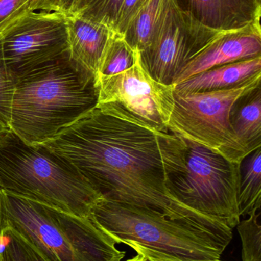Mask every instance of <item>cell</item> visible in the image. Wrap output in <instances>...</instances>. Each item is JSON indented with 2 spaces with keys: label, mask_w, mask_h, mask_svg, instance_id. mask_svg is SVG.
I'll list each match as a JSON object with an SVG mask.
<instances>
[{
  "label": "cell",
  "mask_w": 261,
  "mask_h": 261,
  "mask_svg": "<svg viewBox=\"0 0 261 261\" xmlns=\"http://www.w3.org/2000/svg\"><path fill=\"white\" fill-rule=\"evenodd\" d=\"M43 145L72 164L103 199L162 215L228 246L232 231L173 197L167 186L185 170V143L114 103L91 111Z\"/></svg>",
  "instance_id": "cell-1"
},
{
  "label": "cell",
  "mask_w": 261,
  "mask_h": 261,
  "mask_svg": "<svg viewBox=\"0 0 261 261\" xmlns=\"http://www.w3.org/2000/svg\"><path fill=\"white\" fill-rule=\"evenodd\" d=\"M98 104L96 78L67 54L16 78L9 128L28 144H44Z\"/></svg>",
  "instance_id": "cell-2"
},
{
  "label": "cell",
  "mask_w": 261,
  "mask_h": 261,
  "mask_svg": "<svg viewBox=\"0 0 261 261\" xmlns=\"http://www.w3.org/2000/svg\"><path fill=\"white\" fill-rule=\"evenodd\" d=\"M0 190L87 219L103 199L68 161L10 130L0 137Z\"/></svg>",
  "instance_id": "cell-3"
},
{
  "label": "cell",
  "mask_w": 261,
  "mask_h": 261,
  "mask_svg": "<svg viewBox=\"0 0 261 261\" xmlns=\"http://www.w3.org/2000/svg\"><path fill=\"white\" fill-rule=\"evenodd\" d=\"M13 228L51 261H121L126 255L92 219L0 190V229Z\"/></svg>",
  "instance_id": "cell-4"
},
{
  "label": "cell",
  "mask_w": 261,
  "mask_h": 261,
  "mask_svg": "<svg viewBox=\"0 0 261 261\" xmlns=\"http://www.w3.org/2000/svg\"><path fill=\"white\" fill-rule=\"evenodd\" d=\"M91 219L115 243L158 261H215L227 246L202 231L154 212L101 199Z\"/></svg>",
  "instance_id": "cell-5"
},
{
  "label": "cell",
  "mask_w": 261,
  "mask_h": 261,
  "mask_svg": "<svg viewBox=\"0 0 261 261\" xmlns=\"http://www.w3.org/2000/svg\"><path fill=\"white\" fill-rule=\"evenodd\" d=\"M183 140L185 170L167 186V190L182 205L231 229L235 228L241 218L238 207L240 164Z\"/></svg>",
  "instance_id": "cell-6"
},
{
  "label": "cell",
  "mask_w": 261,
  "mask_h": 261,
  "mask_svg": "<svg viewBox=\"0 0 261 261\" xmlns=\"http://www.w3.org/2000/svg\"><path fill=\"white\" fill-rule=\"evenodd\" d=\"M260 82L258 80L240 88L189 94L173 91L174 106L167 123L169 132L240 164L250 153L231 128L230 110L240 96Z\"/></svg>",
  "instance_id": "cell-7"
},
{
  "label": "cell",
  "mask_w": 261,
  "mask_h": 261,
  "mask_svg": "<svg viewBox=\"0 0 261 261\" xmlns=\"http://www.w3.org/2000/svg\"><path fill=\"white\" fill-rule=\"evenodd\" d=\"M67 54V16L60 12H31L0 32V63L15 78Z\"/></svg>",
  "instance_id": "cell-8"
},
{
  "label": "cell",
  "mask_w": 261,
  "mask_h": 261,
  "mask_svg": "<svg viewBox=\"0 0 261 261\" xmlns=\"http://www.w3.org/2000/svg\"><path fill=\"white\" fill-rule=\"evenodd\" d=\"M222 32L202 24L175 2L154 41L139 52L141 66L158 83L174 85L187 63Z\"/></svg>",
  "instance_id": "cell-9"
},
{
  "label": "cell",
  "mask_w": 261,
  "mask_h": 261,
  "mask_svg": "<svg viewBox=\"0 0 261 261\" xmlns=\"http://www.w3.org/2000/svg\"><path fill=\"white\" fill-rule=\"evenodd\" d=\"M98 104L114 103L158 132L168 133L174 106L173 85L153 80L140 61L113 76L96 78Z\"/></svg>",
  "instance_id": "cell-10"
},
{
  "label": "cell",
  "mask_w": 261,
  "mask_h": 261,
  "mask_svg": "<svg viewBox=\"0 0 261 261\" xmlns=\"http://www.w3.org/2000/svg\"><path fill=\"white\" fill-rule=\"evenodd\" d=\"M258 57H261L260 21L225 31L187 63L174 85L209 69Z\"/></svg>",
  "instance_id": "cell-11"
},
{
  "label": "cell",
  "mask_w": 261,
  "mask_h": 261,
  "mask_svg": "<svg viewBox=\"0 0 261 261\" xmlns=\"http://www.w3.org/2000/svg\"><path fill=\"white\" fill-rule=\"evenodd\" d=\"M182 10L211 29L225 32L260 21L261 0H175Z\"/></svg>",
  "instance_id": "cell-12"
},
{
  "label": "cell",
  "mask_w": 261,
  "mask_h": 261,
  "mask_svg": "<svg viewBox=\"0 0 261 261\" xmlns=\"http://www.w3.org/2000/svg\"><path fill=\"white\" fill-rule=\"evenodd\" d=\"M69 56L96 78L98 67L114 31L79 15L67 16Z\"/></svg>",
  "instance_id": "cell-13"
},
{
  "label": "cell",
  "mask_w": 261,
  "mask_h": 261,
  "mask_svg": "<svg viewBox=\"0 0 261 261\" xmlns=\"http://www.w3.org/2000/svg\"><path fill=\"white\" fill-rule=\"evenodd\" d=\"M261 80V57L225 64L173 85L179 94L231 90Z\"/></svg>",
  "instance_id": "cell-14"
},
{
  "label": "cell",
  "mask_w": 261,
  "mask_h": 261,
  "mask_svg": "<svg viewBox=\"0 0 261 261\" xmlns=\"http://www.w3.org/2000/svg\"><path fill=\"white\" fill-rule=\"evenodd\" d=\"M231 128L249 153L261 147V87L239 98L229 113Z\"/></svg>",
  "instance_id": "cell-15"
},
{
  "label": "cell",
  "mask_w": 261,
  "mask_h": 261,
  "mask_svg": "<svg viewBox=\"0 0 261 261\" xmlns=\"http://www.w3.org/2000/svg\"><path fill=\"white\" fill-rule=\"evenodd\" d=\"M175 0H149L129 22L124 39L137 51L147 49L163 26Z\"/></svg>",
  "instance_id": "cell-16"
},
{
  "label": "cell",
  "mask_w": 261,
  "mask_h": 261,
  "mask_svg": "<svg viewBox=\"0 0 261 261\" xmlns=\"http://www.w3.org/2000/svg\"><path fill=\"white\" fill-rule=\"evenodd\" d=\"M238 207L240 216L260 210L261 147L248 153L240 163Z\"/></svg>",
  "instance_id": "cell-17"
},
{
  "label": "cell",
  "mask_w": 261,
  "mask_h": 261,
  "mask_svg": "<svg viewBox=\"0 0 261 261\" xmlns=\"http://www.w3.org/2000/svg\"><path fill=\"white\" fill-rule=\"evenodd\" d=\"M139 60V52L126 41L123 35L114 32L103 54L96 78L122 73Z\"/></svg>",
  "instance_id": "cell-18"
},
{
  "label": "cell",
  "mask_w": 261,
  "mask_h": 261,
  "mask_svg": "<svg viewBox=\"0 0 261 261\" xmlns=\"http://www.w3.org/2000/svg\"><path fill=\"white\" fill-rule=\"evenodd\" d=\"M0 261H51L24 236L12 228L0 229Z\"/></svg>",
  "instance_id": "cell-19"
},
{
  "label": "cell",
  "mask_w": 261,
  "mask_h": 261,
  "mask_svg": "<svg viewBox=\"0 0 261 261\" xmlns=\"http://www.w3.org/2000/svg\"><path fill=\"white\" fill-rule=\"evenodd\" d=\"M58 12V0H0V32L27 14Z\"/></svg>",
  "instance_id": "cell-20"
},
{
  "label": "cell",
  "mask_w": 261,
  "mask_h": 261,
  "mask_svg": "<svg viewBox=\"0 0 261 261\" xmlns=\"http://www.w3.org/2000/svg\"><path fill=\"white\" fill-rule=\"evenodd\" d=\"M249 219L238 224L242 243L243 261H261V225L260 210H253Z\"/></svg>",
  "instance_id": "cell-21"
},
{
  "label": "cell",
  "mask_w": 261,
  "mask_h": 261,
  "mask_svg": "<svg viewBox=\"0 0 261 261\" xmlns=\"http://www.w3.org/2000/svg\"><path fill=\"white\" fill-rule=\"evenodd\" d=\"M123 0H80L78 13L84 18L106 24L114 31Z\"/></svg>",
  "instance_id": "cell-22"
},
{
  "label": "cell",
  "mask_w": 261,
  "mask_h": 261,
  "mask_svg": "<svg viewBox=\"0 0 261 261\" xmlns=\"http://www.w3.org/2000/svg\"><path fill=\"white\" fill-rule=\"evenodd\" d=\"M16 78L0 63V120L9 127Z\"/></svg>",
  "instance_id": "cell-23"
},
{
  "label": "cell",
  "mask_w": 261,
  "mask_h": 261,
  "mask_svg": "<svg viewBox=\"0 0 261 261\" xmlns=\"http://www.w3.org/2000/svg\"><path fill=\"white\" fill-rule=\"evenodd\" d=\"M148 2L149 0H123L118 12L114 32L123 35L132 18Z\"/></svg>",
  "instance_id": "cell-24"
},
{
  "label": "cell",
  "mask_w": 261,
  "mask_h": 261,
  "mask_svg": "<svg viewBox=\"0 0 261 261\" xmlns=\"http://www.w3.org/2000/svg\"><path fill=\"white\" fill-rule=\"evenodd\" d=\"M80 0H58V12L66 16L78 13Z\"/></svg>",
  "instance_id": "cell-25"
},
{
  "label": "cell",
  "mask_w": 261,
  "mask_h": 261,
  "mask_svg": "<svg viewBox=\"0 0 261 261\" xmlns=\"http://www.w3.org/2000/svg\"><path fill=\"white\" fill-rule=\"evenodd\" d=\"M127 261H151V260L149 259L148 257H146V256L143 255V254H137L136 257Z\"/></svg>",
  "instance_id": "cell-26"
},
{
  "label": "cell",
  "mask_w": 261,
  "mask_h": 261,
  "mask_svg": "<svg viewBox=\"0 0 261 261\" xmlns=\"http://www.w3.org/2000/svg\"><path fill=\"white\" fill-rule=\"evenodd\" d=\"M9 130V127L5 125L1 120H0V137L3 136L5 133Z\"/></svg>",
  "instance_id": "cell-27"
},
{
  "label": "cell",
  "mask_w": 261,
  "mask_h": 261,
  "mask_svg": "<svg viewBox=\"0 0 261 261\" xmlns=\"http://www.w3.org/2000/svg\"><path fill=\"white\" fill-rule=\"evenodd\" d=\"M150 260H151V259H150ZM151 261H158V260H151Z\"/></svg>",
  "instance_id": "cell-28"
},
{
  "label": "cell",
  "mask_w": 261,
  "mask_h": 261,
  "mask_svg": "<svg viewBox=\"0 0 261 261\" xmlns=\"http://www.w3.org/2000/svg\"><path fill=\"white\" fill-rule=\"evenodd\" d=\"M215 261H221V260H215Z\"/></svg>",
  "instance_id": "cell-29"
}]
</instances>
